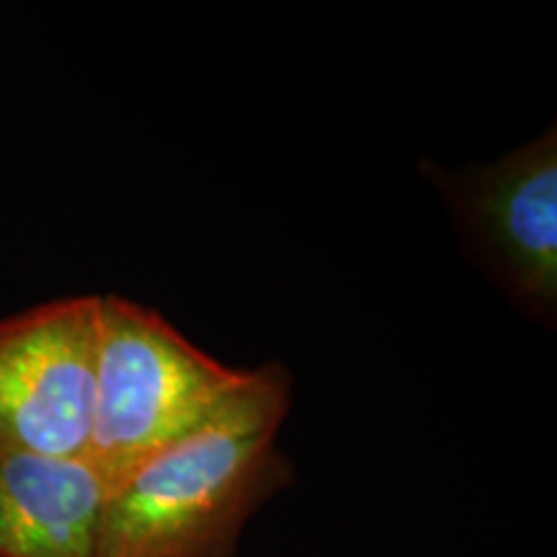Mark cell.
<instances>
[{
    "label": "cell",
    "mask_w": 557,
    "mask_h": 557,
    "mask_svg": "<svg viewBox=\"0 0 557 557\" xmlns=\"http://www.w3.org/2000/svg\"><path fill=\"white\" fill-rule=\"evenodd\" d=\"M289 406L282 361L248 369L207 423L109 487L96 557H235L248 519L295 478L276 447Z\"/></svg>",
    "instance_id": "6da1fadb"
},
{
    "label": "cell",
    "mask_w": 557,
    "mask_h": 557,
    "mask_svg": "<svg viewBox=\"0 0 557 557\" xmlns=\"http://www.w3.org/2000/svg\"><path fill=\"white\" fill-rule=\"evenodd\" d=\"M246 377L248 369L222 364L160 310L120 295L99 297L88 465L109 491L207 423Z\"/></svg>",
    "instance_id": "7a4b0ae2"
},
{
    "label": "cell",
    "mask_w": 557,
    "mask_h": 557,
    "mask_svg": "<svg viewBox=\"0 0 557 557\" xmlns=\"http://www.w3.org/2000/svg\"><path fill=\"white\" fill-rule=\"evenodd\" d=\"M483 269L517 308L553 323L557 310V135L542 132L487 165L426 163Z\"/></svg>",
    "instance_id": "3957f363"
},
{
    "label": "cell",
    "mask_w": 557,
    "mask_h": 557,
    "mask_svg": "<svg viewBox=\"0 0 557 557\" xmlns=\"http://www.w3.org/2000/svg\"><path fill=\"white\" fill-rule=\"evenodd\" d=\"M96 341L99 295L0 320V451L86 457Z\"/></svg>",
    "instance_id": "277c9868"
},
{
    "label": "cell",
    "mask_w": 557,
    "mask_h": 557,
    "mask_svg": "<svg viewBox=\"0 0 557 557\" xmlns=\"http://www.w3.org/2000/svg\"><path fill=\"white\" fill-rule=\"evenodd\" d=\"M103 500L86 457L0 451V557H96Z\"/></svg>",
    "instance_id": "5b68a950"
}]
</instances>
